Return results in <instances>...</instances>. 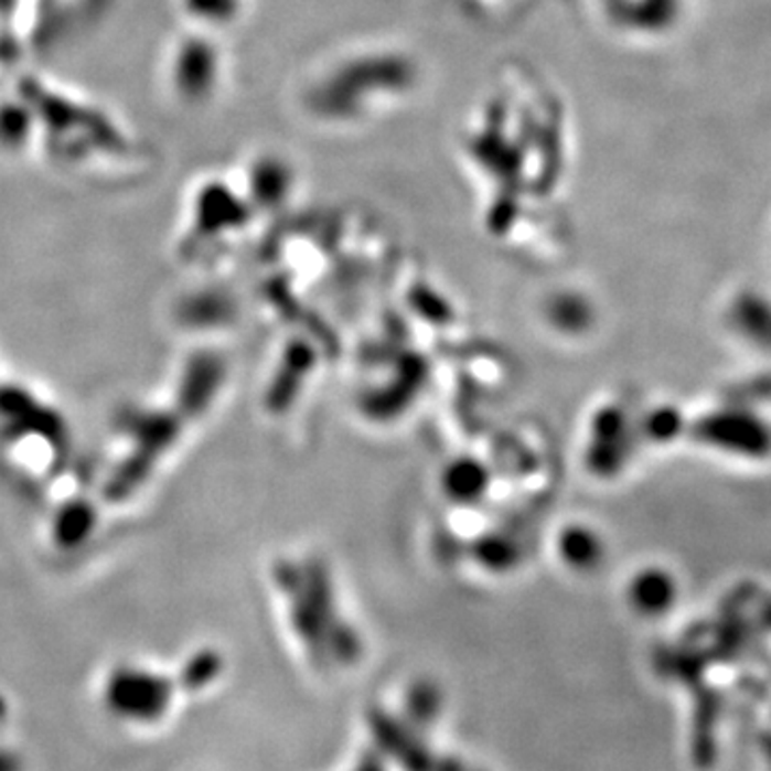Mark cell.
<instances>
[{
    "mask_svg": "<svg viewBox=\"0 0 771 771\" xmlns=\"http://www.w3.org/2000/svg\"><path fill=\"white\" fill-rule=\"evenodd\" d=\"M373 731L377 746L390 750L405 771H470L457 759L440 757L422 737L409 733L399 718L377 711L373 716Z\"/></svg>",
    "mask_w": 771,
    "mask_h": 771,
    "instance_id": "obj_1",
    "label": "cell"
},
{
    "mask_svg": "<svg viewBox=\"0 0 771 771\" xmlns=\"http://www.w3.org/2000/svg\"><path fill=\"white\" fill-rule=\"evenodd\" d=\"M666 596L671 598L666 581L656 579V577H650V579L641 581V583H639V588H636L639 604H641V607H645V609H650V611H658V609H662V607H666V604H668Z\"/></svg>",
    "mask_w": 771,
    "mask_h": 771,
    "instance_id": "obj_2",
    "label": "cell"
}]
</instances>
